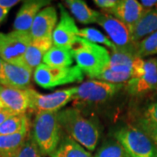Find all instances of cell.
<instances>
[{
	"label": "cell",
	"mask_w": 157,
	"mask_h": 157,
	"mask_svg": "<svg viewBox=\"0 0 157 157\" xmlns=\"http://www.w3.org/2000/svg\"><path fill=\"white\" fill-rule=\"evenodd\" d=\"M61 128L87 151H94L101 137V129L94 121L83 116L77 108H66L57 113Z\"/></svg>",
	"instance_id": "obj_1"
},
{
	"label": "cell",
	"mask_w": 157,
	"mask_h": 157,
	"mask_svg": "<svg viewBox=\"0 0 157 157\" xmlns=\"http://www.w3.org/2000/svg\"><path fill=\"white\" fill-rule=\"evenodd\" d=\"M69 49L77 67L88 78H96L108 67L110 55L108 51L101 45L77 36L70 44Z\"/></svg>",
	"instance_id": "obj_2"
},
{
	"label": "cell",
	"mask_w": 157,
	"mask_h": 157,
	"mask_svg": "<svg viewBox=\"0 0 157 157\" xmlns=\"http://www.w3.org/2000/svg\"><path fill=\"white\" fill-rule=\"evenodd\" d=\"M31 136L41 155L50 156L62 139V128L57 119V113H36Z\"/></svg>",
	"instance_id": "obj_3"
},
{
	"label": "cell",
	"mask_w": 157,
	"mask_h": 157,
	"mask_svg": "<svg viewBox=\"0 0 157 157\" xmlns=\"http://www.w3.org/2000/svg\"><path fill=\"white\" fill-rule=\"evenodd\" d=\"M113 138L130 157H157V147L147 135L134 126H123L113 133Z\"/></svg>",
	"instance_id": "obj_4"
},
{
	"label": "cell",
	"mask_w": 157,
	"mask_h": 157,
	"mask_svg": "<svg viewBox=\"0 0 157 157\" xmlns=\"http://www.w3.org/2000/svg\"><path fill=\"white\" fill-rule=\"evenodd\" d=\"M83 78L84 73L77 66L70 67H52L42 63L33 72L34 81L45 89L81 82Z\"/></svg>",
	"instance_id": "obj_5"
},
{
	"label": "cell",
	"mask_w": 157,
	"mask_h": 157,
	"mask_svg": "<svg viewBox=\"0 0 157 157\" xmlns=\"http://www.w3.org/2000/svg\"><path fill=\"white\" fill-rule=\"evenodd\" d=\"M30 95V110L38 113H56L67 103L73 101L77 93V86H72L66 89L57 90L50 94H42L33 88H28Z\"/></svg>",
	"instance_id": "obj_6"
},
{
	"label": "cell",
	"mask_w": 157,
	"mask_h": 157,
	"mask_svg": "<svg viewBox=\"0 0 157 157\" xmlns=\"http://www.w3.org/2000/svg\"><path fill=\"white\" fill-rule=\"evenodd\" d=\"M124 84H113L101 80H87L77 86L73 100L83 104H101L112 99Z\"/></svg>",
	"instance_id": "obj_7"
},
{
	"label": "cell",
	"mask_w": 157,
	"mask_h": 157,
	"mask_svg": "<svg viewBox=\"0 0 157 157\" xmlns=\"http://www.w3.org/2000/svg\"><path fill=\"white\" fill-rule=\"evenodd\" d=\"M97 23L106 31L117 49L133 52L137 55V43L133 40L130 30L125 24L110 14L101 12Z\"/></svg>",
	"instance_id": "obj_8"
},
{
	"label": "cell",
	"mask_w": 157,
	"mask_h": 157,
	"mask_svg": "<svg viewBox=\"0 0 157 157\" xmlns=\"http://www.w3.org/2000/svg\"><path fill=\"white\" fill-rule=\"evenodd\" d=\"M32 40L29 33L17 31L9 33H0V58L7 63H21Z\"/></svg>",
	"instance_id": "obj_9"
},
{
	"label": "cell",
	"mask_w": 157,
	"mask_h": 157,
	"mask_svg": "<svg viewBox=\"0 0 157 157\" xmlns=\"http://www.w3.org/2000/svg\"><path fill=\"white\" fill-rule=\"evenodd\" d=\"M125 88L132 96H140L157 90V58L145 59L143 73L138 78L128 80Z\"/></svg>",
	"instance_id": "obj_10"
},
{
	"label": "cell",
	"mask_w": 157,
	"mask_h": 157,
	"mask_svg": "<svg viewBox=\"0 0 157 157\" xmlns=\"http://www.w3.org/2000/svg\"><path fill=\"white\" fill-rule=\"evenodd\" d=\"M59 8L60 17L52 33V44L55 46L69 47L74 38L78 36L79 29L77 27L73 17H71L62 4H59Z\"/></svg>",
	"instance_id": "obj_11"
},
{
	"label": "cell",
	"mask_w": 157,
	"mask_h": 157,
	"mask_svg": "<svg viewBox=\"0 0 157 157\" xmlns=\"http://www.w3.org/2000/svg\"><path fill=\"white\" fill-rule=\"evenodd\" d=\"M58 20L57 10L54 6H46L34 18L29 33L32 39H52Z\"/></svg>",
	"instance_id": "obj_12"
},
{
	"label": "cell",
	"mask_w": 157,
	"mask_h": 157,
	"mask_svg": "<svg viewBox=\"0 0 157 157\" xmlns=\"http://www.w3.org/2000/svg\"><path fill=\"white\" fill-rule=\"evenodd\" d=\"M0 103L13 114L26 113L30 110L31 103L28 89L2 86L0 89Z\"/></svg>",
	"instance_id": "obj_13"
},
{
	"label": "cell",
	"mask_w": 157,
	"mask_h": 157,
	"mask_svg": "<svg viewBox=\"0 0 157 157\" xmlns=\"http://www.w3.org/2000/svg\"><path fill=\"white\" fill-rule=\"evenodd\" d=\"M146 11L140 2L136 0H119L116 6L107 14L116 17L131 30Z\"/></svg>",
	"instance_id": "obj_14"
},
{
	"label": "cell",
	"mask_w": 157,
	"mask_h": 157,
	"mask_svg": "<svg viewBox=\"0 0 157 157\" xmlns=\"http://www.w3.org/2000/svg\"><path fill=\"white\" fill-rule=\"evenodd\" d=\"M50 3L51 1L47 0L25 1L17 13L13 23L14 31L29 33L37 14L43 9V7L47 6Z\"/></svg>",
	"instance_id": "obj_15"
},
{
	"label": "cell",
	"mask_w": 157,
	"mask_h": 157,
	"mask_svg": "<svg viewBox=\"0 0 157 157\" xmlns=\"http://www.w3.org/2000/svg\"><path fill=\"white\" fill-rule=\"evenodd\" d=\"M33 70L30 69L22 63L11 64L5 62V73L6 87L25 90L30 88Z\"/></svg>",
	"instance_id": "obj_16"
},
{
	"label": "cell",
	"mask_w": 157,
	"mask_h": 157,
	"mask_svg": "<svg viewBox=\"0 0 157 157\" xmlns=\"http://www.w3.org/2000/svg\"><path fill=\"white\" fill-rule=\"evenodd\" d=\"M52 45V39H33L24 54L21 63L34 71L42 64L45 54Z\"/></svg>",
	"instance_id": "obj_17"
},
{
	"label": "cell",
	"mask_w": 157,
	"mask_h": 157,
	"mask_svg": "<svg viewBox=\"0 0 157 157\" xmlns=\"http://www.w3.org/2000/svg\"><path fill=\"white\" fill-rule=\"evenodd\" d=\"M139 59L135 53L116 49L112 51L108 67L115 72L130 74L133 78L135 65Z\"/></svg>",
	"instance_id": "obj_18"
},
{
	"label": "cell",
	"mask_w": 157,
	"mask_h": 157,
	"mask_svg": "<svg viewBox=\"0 0 157 157\" xmlns=\"http://www.w3.org/2000/svg\"><path fill=\"white\" fill-rule=\"evenodd\" d=\"M157 32V7L147 11L135 26L130 30L132 39L135 43Z\"/></svg>",
	"instance_id": "obj_19"
},
{
	"label": "cell",
	"mask_w": 157,
	"mask_h": 157,
	"mask_svg": "<svg viewBox=\"0 0 157 157\" xmlns=\"http://www.w3.org/2000/svg\"><path fill=\"white\" fill-rule=\"evenodd\" d=\"M73 55L69 47L52 45L45 54L43 62L52 67H70L73 63Z\"/></svg>",
	"instance_id": "obj_20"
},
{
	"label": "cell",
	"mask_w": 157,
	"mask_h": 157,
	"mask_svg": "<svg viewBox=\"0 0 157 157\" xmlns=\"http://www.w3.org/2000/svg\"><path fill=\"white\" fill-rule=\"evenodd\" d=\"M50 157H94L84 147L71 138L69 135L64 136L59 146L50 155Z\"/></svg>",
	"instance_id": "obj_21"
},
{
	"label": "cell",
	"mask_w": 157,
	"mask_h": 157,
	"mask_svg": "<svg viewBox=\"0 0 157 157\" xmlns=\"http://www.w3.org/2000/svg\"><path fill=\"white\" fill-rule=\"evenodd\" d=\"M29 132L0 135V157H14L28 139Z\"/></svg>",
	"instance_id": "obj_22"
},
{
	"label": "cell",
	"mask_w": 157,
	"mask_h": 157,
	"mask_svg": "<svg viewBox=\"0 0 157 157\" xmlns=\"http://www.w3.org/2000/svg\"><path fill=\"white\" fill-rule=\"evenodd\" d=\"M65 4L78 22L85 25L97 23L101 12L91 9L85 1L67 0L65 1Z\"/></svg>",
	"instance_id": "obj_23"
},
{
	"label": "cell",
	"mask_w": 157,
	"mask_h": 157,
	"mask_svg": "<svg viewBox=\"0 0 157 157\" xmlns=\"http://www.w3.org/2000/svg\"><path fill=\"white\" fill-rule=\"evenodd\" d=\"M29 130L30 120L26 113L14 114L0 125V135H15Z\"/></svg>",
	"instance_id": "obj_24"
},
{
	"label": "cell",
	"mask_w": 157,
	"mask_h": 157,
	"mask_svg": "<svg viewBox=\"0 0 157 157\" xmlns=\"http://www.w3.org/2000/svg\"><path fill=\"white\" fill-rule=\"evenodd\" d=\"M78 36L88 40L89 42L94 43V44L98 43V44L106 45L107 47L111 48L112 51H115L117 49V47L110 40V39L97 29L91 28V27L90 28L87 27V28L79 29Z\"/></svg>",
	"instance_id": "obj_25"
},
{
	"label": "cell",
	"mask_w": 157,
	"mask_h": 157,
	"mask_svg": "<svg viewBox=\"0 0 157 157\" xmlns=\"http://www.w3.org/2000/svg\"><path fill=\"white\" fill-rule=\"evenodd\" d=\"M94 157H130L116 140L104 143L97 150Z\"/></svg>",
	"instance_id": "obj_26"
},
{
	"label": "cell",
	"mask_w": 157,
	"mask_h": 157,
	"mask_svg": "<svg viewBox=\"0 0 157 157\" xmlns=\"http://www.w3.org/2000/svg\"><path fill=\"white\" fill-rule=\"evenodd\" d=\"M157 55V32L137 42V56L139 58Z\"/></svg>",
	"instance_id": "obj_27"
},
{
	"label": "cell",
	"mask_w": 157,
	"mask_h": 157,
	"mask_svg": "<svg viewBox=\"0 0 157 157\" xmlns=\"http://www.w3.org/2000/svg\"><path fill=\"white\" fill-rule=\"evenodd\" d=\"M132 78V76L128 73H122L113 71L107 67L104 69V71L96 78L98 80L106 81L113 84H123L124 82H128Z\"/></svg>",
	"instance_id": "obj_28"
},
{
	"label": "cell",
	"mask_w": 157,
	"mask_h": 157,
	"mask_svg": "<svg viewBox=\"0 0 157 157\" xmlns=\"http://www.w3.org/2000/svg\"><path fill=\"white\" fill-rule=\"evenodd\" d=\"M14 157H41V154L39 153V148L36 146L31 135H29L28 139L24 146Z\"/></svg>",
	"instance_id": "obj_29"
},
{
	"label": "cell",
	"mask_w": 157,
	"mask_h": 157,
	"mask_svg": "<svg viewBox=\"0 0 157 157\" xmlns=\"http://www.w3.org/2000/svg\"><path fill=\"white\" fill-rule=\"evenodd\" d=\"M137 128L143 131L157 147V124L149 122L144 119H140Z\"/></svg>",
	"instance_id": "obj_30"
},
{
	"label": "cell",
	"mask_w": 157,
	"mask_h": 157,
	"mask_svg": "<svg viewBox=\"0 0 157 157\" xmlns=\"http://www.w3.org/2000/svg\"><path fill=\"white\" fill-rule=\"evenodd\" d=\"M142 119L152 123L157 124V101L155 103H152L147 107Z\"/></svg>",
	"instance_id": "obj_31"
},
{
	"label": "cell",
	"mask_w": 157,
	"mask_h": 157,
	"mask_svg": "<svg viewBox=\"0 0 157 157\" xmlns=\"http://www.w3.org/2000/svg\"><path fill=\"white\" fill-rule=\"evenodd\" d=\"M118 1L119 0H94V3L102 10L108 12L116 6Z\"/></svg>",
	"instance_id": "obj_32"
},
{
	"label": "cell",
	"mask_w": 157,
	"mask_h": 157,
	"mask_svg": "<svg viewBox=\"0 0 157 157\" xmlns=\"http://www.w3.org/2000/svg\"><path fill=\"white\" fill-rule=\"evenodd\" d=\"M140 3L145 11H149L157 7V0H142Z\"/></svg>",
	"instance_id": "obj_33"
},
{
	"label": "cell",
	"mask_w": 157,
	"mask_h": 157,
	"mask_svg": "<svg viewBox=\"0 0 157 157\" xmlns=\"http://www.w3.org/2000/svg\"><path fill=\"white\" fill-rule=\"evenodd\" d=\"M12 115H14L13 113H11L10 111H8L6 108L3 107V105L0 103V125L3 123L4 121H6L8 118H10Z\"/></svg>",
	"instance_id": "obj_34"
},
{
	"label": "cell",
	"mask_w": 157,
	"mask_h": 157,
	"mask_svg": "<svg viewBox=\"0 0 157 157\" xmlns=\"http://www.w3.org/2000/svg\"><path fill=\"white\" fill-rule=\"evenodd\" d=\"M18 3V0H0V7L9 11L11 7L15 6Z\"/></svg>",
	"instance_id": "obj_35"
},
{
	"label": "cell",
	"mask_w": 157,
	"mask_h": 157,
	"mask_svg": "<svg viewBox=\"0 0 157 157\" xmlns=\"http://www.w3.org/2000/svg\"><path fill=\"white\" fill-rule=\"evenodd\" d=\"M0 85L6 86V78L5 73V61L0 58Z\"/></svg>",
	"instance_id": "obj_36"
},
{
	"label": "cell",
	"mask_w": 157,
	"mask_h": 157,
	"mask_svg": "<svg viewBox=\"0 0 157 157\" xmlns=\"http://www.w3.org/2000/svg\"><path fill=\"white\" fill-rule=\"evenodd\" d=\"M8 12H9L8 10L3 9V8L0 7V24L5 21V19H6L7 15H8Z\"/></svg>",
	"instance_id": "obj_37"
},
{
	"label": "cell",
	"mask_w": 157,
	"mask_h": 157,
	"mask_svg": "<svg viewBox=\"0 0 157 157\" xmlns=\"http://www.w3.org/2000/svg\"><path fill=\"white\" fill-rule=\"evenodd\" d=\"M2 86H1V85H0V89L2 88Z\"/></svg>",
	"instance_id": "obj_38"
}]
</instances>
